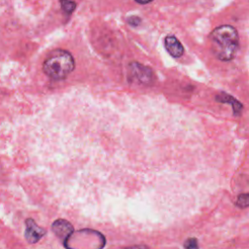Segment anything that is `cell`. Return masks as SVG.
Returning <instances> with one entry per match:
<instances>
[{
  "label": "cell",
  "instance_id": "1",
  "mask_svg": "<svg viewBox=\"0 0 249 249\" xmlns=\"http://www.w3.org/2000/svg\"><path fill=\"white\" fill-rule=\"evenodd\" d=\"M211 50L222 61L231 60L238 49L239 36L237 30L229 24L216 27L209 35Z\"/></svg>",
  "mask_w": 249,
  "mask_h": 249
},
{
  "label": "cell",
  "instance_id": "2",
  "mask_svg": "<svg viewBox=\"0 0 249 249\" xmlns=\"http://www.w3.org/2000/svg\"><path fill=\"white\" fill-rule=\"evenodd\" d=\"M74 68L75 60L71 53L60 49L51 52L43 63L45 74L55 80L66 78Z\"/></svg>",
  "mask_w": 249,
  "mask_h": 249
},
{
  "label": "cell",
  "instance_id": "3",
  "mask_svg": "<svg viewBox=\"0 0 249 249\" xmlns=\"http://www.w3.org/2000/svg\"><path fill=\"white\" fill-rule=\"evenodd\" d=\"M129 70L131 76L141 84H150L153 80L152 70L138 62H131L129 64Z\"/></svg>",
  "mask_w": 249,
  "mask_h": 249
},
{
  "label": "cell",
  "instance_id": "4",
  "mask_svg": "<svg viewBox=\"0 0 249 249\" xmlns=\"http://www.w3.org/2000/svg\"><path fill=\"white\" fill-rule=\"evenodd\" d=\"M25 231H24V236L25 239L29 242V243H35L37 242L45 233L46 231L42 228H40L34 220L32 219H27L25 221Z\"/></svg>",
  "mask_w": 249,
  "mask_h": 249
},
{
  "label": "cell",
  "instance_id": "5",
  "mask_svg": "<svg viewBox=\"0 0 249 249\" xmlns=\"http://www.w3.org/2000/svg\"><path fill=\"white\" fill-rule=\"evenodd\" d=\"M52 228L55 235L64 241H67L70 238L74 231L72 225L68 221L63 219H58L55 222H53Z\"/></svg>",
  "mask_w": 249,
  "mask_h": 249
},
{
  "label": "cell",
  "instance_id": "6",
  "mask_svg": "<svg viewBox=\"0 0 249 249\" xmlns=\"http://www.w3.org/2000/svg\"><path fill=\"white\" fill-rule=\"evenodd\" d=\"M164 47L168 53L171 54L173 57H179L184 53V48L182 44L173 35H168L165 37Z\"/></svg>",
  "mask_w": 249,
  "mask_h": 249
},
{
  "label": "cell",
  "instance_id": "7",
  "mask_svg": "<svg viewBox=\"0 0 249 249\" xmlns=\"http://www.w3.org/2000/svg\"><path fill=\"white\" fill-rule=\"evenodd\" d=\"M217 99H220V101H221V102H226V101H227V102L231 103V104L232 105V107H233L234 114L238 115V114L240 113V111H241V104H240L237 100H235L233 97L230 96L229 94L223 93V94H222V96L217 97Z\"/></svg>",
  "mask_w": 249,
  "mask_h": 249
},
{
  "label": "cell",
  "instance_id": "8",
  "mask_svg": "<svg viewBox=\"0 0 249 249\" xmlns=\"http://www.w3.org/2000/svg\"><path fill=\"white\" fill-rule=\"evenodd\" d=\"M60 4L62 10L67 14H71L76 8V3L71 0H60Z\"/></svg>",
  "mask_w": 249,
  "mask_h": 249
},
{
  "label": "cell",
  "instance_id": "9",
  "mask_svg": "<svg viewBox=\"0 0 249 249\" xmlns=\"http://www.w3.org/2000/svg\"><path fill=\"white\" fill-rule=\"evenodd\" d=\"M236 204L239 207H246L249 206V194H244V195H240L237 198Z\"/></svg>",
  "mask_w": 249,
  "mask_h": 249
},
{
  "label": "cell",
  "instance_id": "10",
  "mask_svg": "<svg viewBox=\"0 0 249 249\" xmlns=\"http://www.w3.org/2000/svg\"><path fill=\"white\" fill-rule=\"evenodd\" d=\"M184 246L187 247V248H196V247H197V243H196V239L190 238V239H188V240L185 242Z\"/></svg>",
  "mask_w": 249,
  "mask_h": 249
},
{
  "label": "cell",
  "instance_id": "11",
  "mask_svg": "<svg viewBox=\"0 0 249 249\" xmlns=\"http://www.w3.org/2000/svg\"><path fill=\"white\" fill-rule=\"evenodd\" d=\"M128 22H129V24L135 26V25H138V24H139L140 18H137V17H131V18H128Z\"/></svg>",
  "mask_w": 249,
  "mask_h": 249
},
{
  "label": "cell",
  "instance_id": "12",
  "mask_svg": "<svg viewBox=\"0 0 249 249\" xmlns=\"http://www.w3.org/2000/svg\"><path fill=\"white\" fill-rule=\"evenodd\" d=\"M137 3H139V4H147V3H149V2H151V1H153V0H135Z\"/></svg>",
  "mask_w": 249,
  "mask_h": 249
}]
</instances>
